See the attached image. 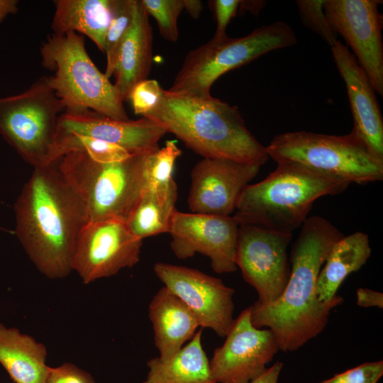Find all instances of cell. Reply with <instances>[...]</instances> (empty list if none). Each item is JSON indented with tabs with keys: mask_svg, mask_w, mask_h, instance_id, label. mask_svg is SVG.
<instances>
[{
	"mask_svg": "<svg viewBox=\"0 0 383 383\" xmlns=\"http://www.w3.org/2000/svg\"><path fill=\"white\" fill-rule=\"evenodd\" d=\"M17 0H0V23L9 14H14L18 11Z\"/></svg>",
	"mask_w": 383,
	"mask_h": 383,
	"instance_id": "8d00e7d4",
	"label": "cell"
},
{
	"mask_svg": "<svg viewBox=\"0 0 383 383\" xmlns=\"http://www.w3.org/2000/svg\"><path fill=\"white\" fill-rule=\"evenodd\" d=\"M157 277L196 316L199 326L226 337L233 318V288L199 270L164 262L154 265Z\"/></svg>",
	"mask_w": 383,
	"mask_h": 383,
	"instance_id": "9a60e30c",
	"label": "cell"
},
{
	"mask_svg": "<svg viewBox=\"0 0 383 383\" xmlns=\"http://www.w3.org/2000/svg\"><path fill=\"white\" fill-rule=\"evenodd\" d=\"M148 16L157 23L163 38L175 43L179 38L178 18L184 10L183 0H141Z\"/></svg>",
	"mask_w": 383,
	"mask_h": 383,
	"instance_id": "f1b7e54d",
	"label": "cell"
},
{
	"mask_svg": "<svg viewBox=\"0 0 383 383\" xmlns=\"http://www.w3.org/2000/svg\"><path fill=\"white\" fill-rule=\"evenodd\" d=\"M380 0H324L332 27L353 52L373 89L383 95L382 18Z\"/></svg>",
	"mask_w": 383,
	"mask_h": 383,
	"instance_id": "7c38bea8",
	"label": "cell"
},
{
	"mask_svg": "<svg viewBox=\"0 0 383 383\" xmlns=\"http://www.w3.org/2000/svg\"><path fill=\"white\" fill-rule=\"evenodd\" d=\"M64 111L48 76H42L24 91L0 98V135L33 167L48 165Z\"/></svg>",
	"mask_w": 383,
	"mask_h": 383,
	"instance_id": "9c48e42d",
	"label": "cell"
},
{
	"mask_svg": "<svg viewBox=\"0 0 383 383\" xmlns=\"http://www.w3.org/2000/svg\"><path fill=\"white\" fill-rule=\"evenodd\" d=\"M331 50L346 86L353 121L351 132L383 160V119L375 91L347 46L338 40Z\"/></svg>",
	"mask_w": 383,
	"mask_h": 383,
	"instance_id": "ac0fdd59",
	"label": "cell"
},
{
	"mask_svg": "<svg viewBox=\"0 0 383 383\" xmlns=\"http://www.w3.org/2000/svg\"><path fill=\"white\" fill-rule=\"evenodd\" d=\"M260 166L223 158H203L191 172L188 205L192 213L231 216Z\"/></svg>",
	"mask_w": 383,
	"mask_h": 383,
	"instance_id": "2e32d148",
	"label": "cell"
},
{
	"mask_svg": "<svg viewBox=\"0 0 383 383\" xmlns=\"http://www.w3.org/2000/svg\"><path fill=\"white\" fill-rule=\"evenodd\" d=\"M177 198L174 179L164 186L147 187L126 221L138 238L168 233Z\"/></svg>",
	"mask_w": 383,
	"mask_h": 383,
	"instance_id": "d4e9b609",
	"label": "cell"
},
{
	"mask_svg": "<svg viewBox=\"0 0 383 383\" xmlns=\"http://www.w3.org/2000/svg\"><path fill=\"white\" fill-rule=\"evenodd\" d=\"M182 150L174 140H167L162 148L147 154L145 166L148 187L164 186L173 180L172 172Z\"/></svg>",
	"mask_w": 383,
	"mask_h": 383,
	"instance_id": "83f0119b",
	"label": "cell"
},
{
	"mask_svg": "<svg viewBox=\"0 0 383 383\" xmlns=\"http://www.w3.org/2000/svg\"><path fill=\"white\" fill-rule=\"evenodd\" d=\"M282 366V362H276L261 375L248 383H277Z\"/></svg>",
	"mask_w": 383,
	"mask_h": 383,
	"instance_id": "d590c367",
	"label": "cell"
},
{
	"mask_svg": "<svg viewBox=\"0 0 383 383\" xmlns=\"http://www.w3.org/2000/svg\"><path fill=\"white\" fill-rule=\"evenodd\" d=\"M162 91L163 89L155 79H147L135 84L128 97L134 113L143 117L149 113L159 103Z\"/></svg>",
	"mask_w": 383,
	"mask_h": 383,
	"instance_id": "4dcf8cb0",
	"label": "cell"
},
{
	"mask_svg": "<svg viewBox=\"0 0 383 383\" xmlns=\"http://www.w3.org/2000/svg\"><path fill=\"white\" fill-rule=\"evenodd\" d=\"M279 350L276 338L268 328H255L250 306L234 319L223 344L209 360L216 383H248L261 375Z\"/></svg>",
	"mask_w": 383,
	"mask_h": 383,
	"instance_id": "5bb4252c",
	"label": "cell"
},
{
	"mask_svg": "<svg viewBox=\"0 0 383 383\" xmlns=\"http://www.w3.org/2000/svg\"><path fill=\"white\" fill-rule=\"evenodd\" d=\"M135 0H111V21L104 40L106 57L104 74L109 79L113 74L121 43L134 18Z\"/></svg>",
	"mask_w": 383,
	"mask_h": 383,
	"instance_id": "4316f807",
	"label": "cell"
},
{
	"mask_svg": "<svg viewBox=\"0 0 383 383\" xmlns=\"http://www.w3.org/2000/svg\"><path fill=\"white\" fill-rule=\"evenodd\" d=\"M142 244L143 239L135 236L125 221L88 222L75 242L72 271H76L85 284L113 276L138 263Z\"/></svg>",
	"mask_w": 383,
	"mask_h": 383,
	"instance_id": "8fae6325",
	"label": "cell"
},
{
	"mask_svg": "<svg viewBox=\"0 0 383 383\" xmlns=\"http://www.w3.org/2000/svg\"><path fill=\"white\" fill-rule=\"evenodd\" d=\"M357 304L359 306L383 307V294L367 288H360L357 290Z\"/></svg>",
	"mask_w": 383,
	"mask_h": 383,
	"instance_id": "e575fe53",
	"label": "cell"
},
{
	"mask_svg": "<svg viewBox=\"0 0 383 383\" xmlns=\"http://www.w3.org/2000/svg\"><path fill=\"white\" fill-rule=\"evenodd\" d=\"M201 338L202 329H199L171 357L161 360L156 357L148 360L149 371L142 383H216Z\"/></svg>",
	"mask_w": 383,
	"mask_h": 383,
	"instance_id": "7402d4cb",
	"label": "cell"
},
{
	"mask_svg": "<svg viewBox=\"0 0 383 383\" xmlns=\"http://www.w3.org/2000/svg\"><path fill=\"white\" fill-rule=\"evenodd\" d=\"M184 9L194 19H198L203 10V4L199 0H183Z\"/></svg>",
	"mask_w": 383,
	"mask_h": 383,
	"instance_id": "74e56055",
	"label": "cell"
},
{
	"mask_svg": "<svg viewBox=\"0 0 383 383\" xmlns=\"http://www.w3.org/2000/svg\"><path fill=\"white\" fill-rule=\"evenodd\" d=\"M46 355L43 344L0 323V363L16 383H45Z\"/></svg>",
	"mask_w": 383,
	"mask_h": 383,
	"instance_id": "44dd1931",
	"label": "cell"
},
{
	"mask_svg": "<svg viewBox=\"0 0 383 383\" xmlns=\"http://www.w3.org/2000/svg\"><path fill=\"white\" fill-rule=\"evenodd\" d=\"M343 236L325 218H307L291 251L290 276L283 293L270 304L250 306L252 325L270 329L280 350L295 351L317 336L327 325L331 310L343 302L338 295L321 301L316 292L321 267Z\"/></svg>",
	"mask_w": 383,
	"mask_h": 383,
	"instance_id": "6da1fadb",
	"label": "cell"
},
{
	"mask_svg": "<svg viewBox=\"0 0 383 383\" xmlns=\"http://www.w3.org/2000/svg\"><path fill=\"white\" fill-rule=\"evenodd\" d=\"M240 0H214L211 4L216 19V30L214 35H226V28L230 21L236 16Z\"/></svg>",
	"mask_w": 383,
	"mask_h": 383,
	"instance_id": "836d02e7",
	"label": "cell"
},
{
	"mask_svg": "<svg viewBox=\"0 0 383 383\" xmlns=\"http://www.w3.org/2000/svg\"><path fill=\"white\" fill-rule=\"evenodd\" d=\"M45 383H96L91 376L72 363L48 368Z\"/></svg>",
	"mask_w": 383,
	"mask_h": 383,
	"instance_id": "d6a6232c",
	"label": "cell"
},
{
	"mask_svg": "<svg viewBox=\"0 0 383 383\" xmlns=\"http://www.w3.org/2000/svg\"><path fill=\"white\" fill-rule=\"evenodd\" d=\"M265 1H240V13L248 11L253 14H258L265 4Z\"/></svg>",
	"mask_w": 383,
	"mask_h": 383,
	"instance_id": "f35d334b",
	"label": "cell"
},
{
	"mask_svg": "<svg viewBox=\"0 0 383 383\" xmlns=\"http://www.w3.org/2000/svg\"><path fill=\"white\" fill-rule=\"evenodd\" d=\"M153 35L149 16L141 0H135L133 23L118 51L113 75L122 100L133 87L148 79L152 64Z\"/></svg>",
	"mask_w": 383,
	"mask_h": 383,
	"instance_id": "d6986e66",
	"label": "cell"
},
{
	"mask_svg": "<svg viewBox=\"0 0 383 383\" xmlns=\"http://www.w3.org/2000/svg\"><path fill=\"white\" fill-rule=\"evenodd\" d=\"M292 238V233L240 224L235 264L244 280L256 290L255 302L270 304L283 293L291 272L287 248Z\"/></svg>",
	"mask_w": 383,
	"mask_h": 383,
	"instance_id": "30bf717a",
	"label": "cell"
},
{
	"mask_svg": "<svg viewBox=\"0 0 383 383\" xmlns=\"http://www.w3.org/2000/svg\"><path fill=\"white\" fill-rule=\"evenodd\" d=\"M143 117L162 125L204 158L264 165L269 157L245 126L237 106L211 96L196 98L163 89L156 107Z\"/></svg>",
	"mask_w": 383,
	"mask_h": 383,
	"instance_id": "3957f363",
	"label": "cell"
},
{
	"mask_svg": "<svg viewBox=\"0 0 383 383\" xmlns=\"http://www.w3.org/2000/svg\"><path fill=\"white\" fill-rule=\"evenodd\" d=\"M40 52L42 66L54 71L48 81L65 111L91 110L116 120L129 119L118 90L90 58L83 36L52 33Z\"/></svg>",
	"mask_w": 383,
	"mask_h": 383,
	"instance_id": "8992f818",
	"label": "cell"
},
{
	"mask_svg": "<svg viewBox=\"0 0 383 383\" xmlns=\"http://www.w3.org/2000/svg\"><path fill=\"white\" fill-rule=\"evenodd\" d=\"M54 4L52 33H82L104 52L105 36L111 21V0H55Z\"/></svg>",
	"mask_w": 383,
	"mask_h": 383,
	"instance_id": "cb8c5ba5",
	"label": "cell"
},
{
	"mask_svg": "<svg viewBox=\"0 0 383 383\" xmlns=\"http://www.w3.org/2000/svg\"><path fill=\"white\" fill-rule=\"evenodd\" d=\"M265 148L277 163H296L350 184L383 179V160L352 132L343 135L287 132L276 135Z\"/></svg>",
	"mask_w": 383,
	"mask_h": 383,
	"instance_id": "ba28073f",
	"label": "cell"
},
{
	"mask_svg": "<svg viewBox=\"0 0 383 383\" xmlns=\"http://www.w3.org/2000/svg\"><path fill=\"white\" fill-rule=\"evenodd\" d=\"M57 131L110 143L133 155L157 150L159 141L167 133L162 125L147 117L116 120L91 110L64 111L59 118Z\"/></svg>",
	"mask_w": 383,
	"mask_h": 383,
	"instance_id": "e0dca14e",
	"label": "cell"
},
{
	"mask_svg": "<svg viewBox=\"0 0 383 383\" xmlns=\"http://www.w3.org/2000/svg\"><path fill=\"white\" fill-rule=\"evenodd\" d=\"M149 317L161 360H167L178 352L199 326L189 307L165 286L152 297Z\"/></svg>",
	"mask_w": 383,
	"mask_h": 383,
	"instance_id": "ffe728a7",
	"label": "cell"
},
{
	"mask_svg": "<svg viewBox=\"0 0 383 383\" xmlns=\"http://www.w3.org/2000/svg\"><path fill=\"white\" fill-rule=\"evenodd\" d=\"M79 150L101 162H114L133 155L125 148L87 136L56 131L48 164L57 160L65 153Z\"/></svg>",
	"mask_w": 383,
	"mask_h": 383,
	"instance_id": "484cf974",
	"label": "cell"
},
{
	"mask_svg": "<svg viewBox=\"0 0 383 383\" xmlns=\"http://www.w3.org/2000/svg\"><path fill=\"white\" fill-rule=\"evenodd\" d=\"M371 255L368 235L355 232L340 238L330 250L317 278L316 292L321 301L335 295L343 280L358 271Z\"/></svg>",
	"mask_w": 383,
	"mask_h": 383,
	"instance_id": "603a6c76",
	"label": "cell"
},
{
	"mask_svg": "<svg viewBox=\"0 0 383 383\" xmlns=\"http://www.w3.org/2000/svg\"><path fill=\"white\" fill-rule=\"evenodd\" d=\"M240 222L235 216L184 213L176 210L168 233L171 248L179 259L201 253L218 274L233 272Z\"/></svg>",
	"mask_w": 383,
	"mask_h": 383,
	"instance_id": "4fadbf2b",
	"label": "cell"
},
{
	"mask_svg": "<svg viewBox=\"0 0 383 383\" xmlns=\"http://www.w3.org/2000/svg\"><path fill=\"white\" fill-rule=\"evenodd\" d=\"M294 31L277 21L260 26L247 35H213L206 43L190 50L167 92L184 96L208 98L213 84L221 75L272 50L295 45Z\"/></svg>",
	"mask_w": 383,
	"mask_h": 383,
	"instance_id": "52a82bcc",
	"label": "cell"
},
{
	"mask_svg": "<svg viewBox=\"0 0 383 383\" xmlns=\"http://www.w3.org/2000/svg\"><path fill=\"white\" fill-rule=\"evenodd\" d=\"M383 375V362H367L320 383H377Z\"/></svg>",
	"mask_w": 383,
	"mask_h": 383,
	"instance_id": "1f68e13d",
	"label": "cell"
},
{
	"mask_svg": "<svg viewBox=\"0 0 383 383\" xmlns=\"http://www.w3.org/2000/svg\"><path fill=\"white\" fill-rule=\"evenodd\" d=\"M349 184L296 163L279 162L263 180L246 186L234 216L240 224L292 233L307 219L316 199L340 194Z\"/></svg>",
	"mask_w": 383,
	"mask_h": 383,
	"instance_id": "277c9868",
	"label": "cell"
},
{
	"mask_svg": "<svg viewBox=\"0 0 383 383\" xmlns=\"http://www.w3.org/2000/svg\"><path fill=\"white\" fill-rule=\"evenodd\" d=\"M15 203L16 233L36 268L65 277L77 236L89 222L86 208L58 169V160L33 167Z\"/></svg>",
	"mask_w": 383,
	"mask_h": 383,
	"instance_id": "7a4b0ae2",
	"label": "cell"
},
{
	"mask_svg": "<svg viewBox=\"0 0 383 383\" xmlns=\"http://www.w3.org/2000/svg\"><path fill=\"white\" fill-rule=\"evenodd\" d=\"M148 153L101 162L82 151L72 150L58 159V169L83 202L89 222L110 219L126 222L148 187Z\"/></svg>",
	"mask_w": 383,
	"mask_h": 383,
	"instance_id": "5b68a950",
	"label": "cell"
},
{
	"mask_svg": "<svg viewBox=\"0 0 383 383\" xmlns=\"http://www.w3.org/2000/svg\"><path fill=\"white\" fill-rule=\"evenodd\" d=\"M324 0H298L296 4L304 25L318 34L331 47L338 40V34L329 22L324 9Z\"/></svg>",
	"mask_w": 383,
	"mask_h": 383,
	"instance_id": "f546056e",
	"label": "cell"
}]
</instances>
